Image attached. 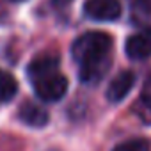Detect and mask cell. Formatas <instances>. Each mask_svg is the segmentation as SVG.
<instances>
[{"instance_id": "cell-9", "label": "cell", "mask_w": 151, "mask_h": 151, "mask_svg": "<svg viewBox=\"0 0 151 151\" xmlns=\"http://www.w3.org/2000/svg\"><path fill=\"white\" fill-rule=\"evenodd\" d=\"M18 93V82L9 71L0 69V103L11 101Z\"/></svg>"}, {"instance_id": "cell-5", "label": "cell", "mask_w": 151, "mask_h": 151, "mask_svg": "<svg viewBox=\"0 0 151 151\" xmlns=\"http://www.w3.org/2000/svg\"><path fill=\"white\" fill-rule=\"evenodd\" d=\"M57 69H59V57L55 53H41L32 59V62L27 68V75L32 82H36L52 73H57Z\"/></svg>"}, {"instance_id": "cell-4", "label": "cell", "mask_w": 151, "mask_h": 151, "mask_svg": "<svg viewBox=\"0 0 151 151\" xmlns=\"http://www.w3.org/2000/svg\"><path fill=\"white\" fill-rule=\"evenodd\" d=\"M124 52L133 60H144L151 57V27H146L140 32L130 36L126 39Z\"/></svg>"}, {"instance_id": "cell-11", "label": "cell", "mask_w": 151, "mask_h": 151, "mask_svg": "<svg viewBox=\"0 0 151 151\" xmlns=\"http://www.w3.org/2000/svg\"><path fill=\"white\" fill-rule=\"evenodd\" d=\"M73 2V0H53V4L57 6V7H64V6H69Z\"/></svg>"}, {"instance_id": "cell-1", "label": "cell", "mask_w": 151, "mask_h": 151, "mask_svg": "<svg viewBox=\"0 0 151 151\" xmlns=\"http://www.w3.org/2000/svg\"><path fill=\"white\" fill-rule=\"evenodd\" d=\"M71 55L78 64L80 80L84 84H96L110 68L112 37L105 32H86L75 39Z\"/></svg>"}, {"instance_id": "cell-12", "label": "cell", "mask_w": 151, "mask_h": 151, "mask_svg": "<svg viewBox=\"0 0 151 151\" xmlns=\"http://www.w3.org/2000/svg\"><path fill=\"white\" fill-rule=\"evenodd\" d=\"M11 2H25V0H11Z\"/></svg>"}, {"instance_id": "cell-10", "label": "cell", "mask_w": 151, "mask_h": 151, "mask_svg": "<svg viewBox=\"0 0 151 151\" xmlns=\"http://www.w3.org/2000/svg\"><path fill=\"white\" fill-rule=\"evenodd\" d=\"M112 151H151V144L146 139H130L117 144Z\"/></svg>"}, {"instance_id": "cell-2", "label": "cell", "mask_w": 151, "mask_h": 151, "mask_svg": "<svg viewBox=\"0 0 151 151\" xmlns=\"http://www.w3.org/2000/svg\"><path fill=\"white\" fill-rule=\"evenodd\" d=\"M34 84V93L39 100L43 101H59L64 98V94L68 93V78L60 73H52L48 77H43Z\"/></svg>"}, {"instance_id": "cell-6", "label": "cell", "mask_w": 151, "mask_h": 151, "mask_svg": "<svg viewBox=\"0 0 151 151\" xmlns=\"http://www.w3.org/2000/svg\"><path fill=\"white\" fill-rule=\"evenodd\" d=\"M135 86V75L132 71H123L109 84L107 91H105V98L110 103H119L121 100H124L128 96V93L133 89Z\"/></svg>"}, {"instance_id": "cell-7", "label": "cell", "mask_w": 151, "mask_h": 151, "mask_svg": "<svg viewBox=\"0 0 151 151\" xmlns=\"http://www.w3.org/2000/svg\"><path fill=\"white\" fill-rule=\"evenodd\" d=\"M20 119L29 124V126H34V128H43L48 124V112L45 109H41L39 105L32 103V101H25L22 107H20Z\"/></svg>"}, {"instance_id": "cell-3", "label": "cell", "mask_w": 151, "mask_h": 151, "mask_svg": "<svg viewBox=\"0 0 151 151\" xmlns=\"http://www.w3.org/2000/svg\"><path fill=\"white\" fill-rule=\"evenodd\" d=\"M119 0H86L84 13L89 20L94 22H114L121 16Z\"/></svg>"}, {"instance_id": "cell-8", "label": "cell", "mask_w": 151, "mask_h": 151, "mask_svg": "<svg viewBox=\"0 0 151 151\" xmlns=\"http://www.w3.org/2000/svg\"><path fill=\"white\" fill-rule=\"evenodd\" d=\"M133 110H135L137 117L142 123L151 124V77L146 80V86H144V89H142V93H140Z\"/></svg>"}]
</instances>
